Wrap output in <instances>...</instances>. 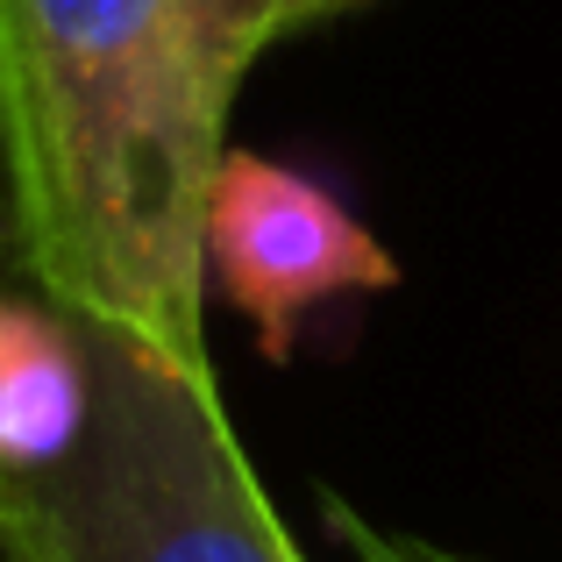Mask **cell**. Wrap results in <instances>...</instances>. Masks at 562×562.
<instances>
[{
    "instance_id": "6da1fadb",
    "label": "cell",
    "mask_w": 562,
    "mask_h": 562,
    "mask_svg": "<svg viewBox=\"0 0 562 562\" xmlns=\"http://www.w3.org/2000/svg\"><path fill=\"white\" fill-rule=\"evenodd\" d=\"M228 100L186 0H0V179L43 300L214 378L206 192Z\"/></svg>"
},
{
    "instance_id": "7a4b0ae2",
    "label": "cell",
    "mask_w": 562,
    "mask_h": 562,
    "mask_svg": "<svg viewBox=\"0 0 562 562\" xmlns=\"http://www.w3.org/2000/svg\"><path fill=\"white\" fill-rule=\"evenodd\" d=\"M71 321V314H65ZM86 427L71 456L0 477V541L22 562H306L278 527L214 378H186L122 328L71 321Z\"/></svg>"
},
{
    "instance_id": "3957f363",
    "label": "cell",
    "mask_w": 562,
    "mask_h": 562,
    "mask_svg": "<svg viewBox=\"0 0 562 562\" xmlns=\"http://www.w3.org/2000/svg\"><path fill=\"white\" fill-rule=\"evenodd\" d=\"M206 278L257 328L263 357L285 363L300 321L342 292H392L398 257L335 200L328 186L271 165L257 150H228L206 192Z\"/></svg>"
},
{
    "instance_id": "277c9868",
    "label": "cell",
    "mask_w": 562,
    "mask_h": 562,
    "mask_svg": "<svg viewBox=\"0 0 562 562\" xmlns=\"http://www.w3.org/2000/svg\"><path fill=\"white\" fill-rule=\"evenodd\" d=\"M86 427V349L57 306L0 300V477L71 456Z\"/></svg>"
},
{
    "instance_id": "5b68a950",
    "label": "cell",
    "mask_w": 562,
    "mask_h": 562,
    "mask_svg": "<svg viewBox=\"0 0 562 562\" xmlns=\"http://www.w3.org/2000/svg\"><path fill=\"white\" fill-rule=\"evenodd\" d=\"M349 8H363V0H186V22H192V43H200V65L214 79V93L235 100L243 71L271 43H285L306 22L349 14Z\"/></svg>"
},
{
    "instance_id": "8992f818",
    "label": "cell",
    "mask_w": 562,
    "mask_h": 562,
    "mask_svg": "<svg viewBox=\"0 0 562 562\" xmlns=\"http://www.w3.org/2000/svg\"><path fill=\"white\" fill-rule=\"evenodd\" d=\"M328 527L342 535V549L357 555V562H470V555H456V549H435V541H413V535H398V527L363 520L349 498H328Z\"/></svg>"
},
{
    "instance_id": "52a82bcc",
    "label": "cell",
    "mask_w": 562,
    "mask_h": 562,
    "mask_svg": "<svg viewBox=\"0 0 562 562\" xmlns=\"http://www.w3.org/2000/svg\"><path fill=\"white\" fill-rule=\"evenodd\" d=\"M0 562H22V555H14V549H8V541H0Z\"/></svg>"
}]
</instances>
